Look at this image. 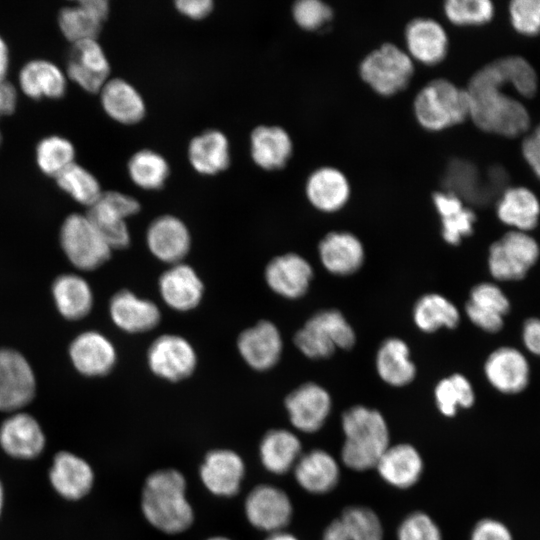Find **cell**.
<instances>
[{"mask_svg": "<svg viewBox=\"0 0 540 540\" xmlns=\"http://www.w3.org/2000/svg\"><path fill=\"white\" fill-rule=\"evenodd\" d=\"M540 247L527 232L510 230L493 242L488 252V269L499 281L523 279L537 263Z\"/></svg>", "mask_w": 540, "mask_h": 540, "instance_id": "cell-8", "label": "cell"}, {"mask_svg": "<svg viewBox=\"0 0 540 540\" xmlns=\"http://www.w3.org/2000/svg\"><path fill=\"white\" fill-rule=\"evenodd\" d=\"M36 377L34 370L19 351L0 348V411H18L34 398Z\"/></svg>", "mask_w": 540, "mask_h": 540, "instance_id": "cell-9", "label": "cell"}, {"mask_svg": "<svg viewBox=\"0 0 540 540\" xmlns=\"http://www.w3.org/2000/svg\"><path fill=\"white\" fill-rule=\"evenodd\" d=\"M128 173L135 185L154 190L164 185L169 175V165L161 154L142 149L129 159Z\"/></svg>", "mask_w": 540, "mask_h": 540, "instance_id": "cell-42", "label": "cell"}, {"mask_svg": "<svg viewBox=\"0 0 540 540\" xmlns=\"http://www.w3.org/2000/svg\"><path fill=\"white\" fill-rule=\"evenodd\" d=\"M17 104L16 87L7 79L0 81V118L14 113Z\"/></svg>", "mask_w": 540, "mask_h": 540, "instance_id": "cell-56", "label": "cell"}, {"mask_svg": "<svg viewBox=\"0 0 540 540\" xmlns=\"http://www.w3.org/2000/svg\"><path fill=\"white\" fill-rule=\"evenodd\" d=\"M184 476L174 469L153 472L145 481L141 507L146 520L169 534L186 530L193 522V510L186 498Z\"/></svg>", "mask_w": 540, "mask_h": 540, "instance_id": "cell-2", "label": "cell"}, {"mask_svg": "<svg viewBox=\"0 0 540 540\" xmlns=\"http://www.w3.org/2000/svg\"><path fill=\"white\" fill-rule=\"evenodd\" d=\"M356 342L354 329L336 309L318 311L294 337L295 346L310 359H324L336 349H350Z\"/></svg>", "mask_w": 540, "mask_h": 540, "instance_id": "cell-6", "label": "cell"}, {"mask_svg": "<svg viewBox=\"0 0 540 540\" xmlns=\"http://www.w3.org/2000/svg\"><path fill=\"white\" fill-rule=\"evenodd\" d=\"M442 11L447 20L458 27H472L487 24L495 14L490 0H446Z\"/></svg>", "mask_w": 540, "mask_h": 540, "instance_id": "cell-46", "label": "cell"}, {"mask_svg": "<svg viewBox=\"0 0 540 540\" xmlns=\"http://www.w3.org/2000/svg\"><path fill=\"white\" fill-rule=\"evenodd\" d=\"M54 179L63 192L88 208L95 204L103 193L96 176L76 162L64 169Z\"/></svg>", "mask_w": 540, "mask_h": 540, "instance_id": "cell-41", "label": "cell"}, {"mask_svg": "<svg viewBox=\"0 0 540 540\" xmlns=\"http://www.w3.org/2000/svg\"><path fill=\"white\" fill-rule=\"evenodd\" d=\"M322 540H352L340 518L334 519L325 528Z\"/></svg>", "mask_w": 540, "mask_h": 540, "instance_id": "cell-57", "label": "cell"}, {"mask_svg": "<svg viewBox=\"0 0 540 540\" xmlns=\"http://www.w3.org/2000/svg\"><path fill=\"white\" fill-rule=\"evenodd\" d=\"M323 267L336 276H348L360 269L365 251L361 240L349 231H331L319 242Z\"/></svg>", "mask_w": 540, "mask_h": 540, "instance_id": "cell-22", "label": "cell"}, {"mask_svg": "<svg viewBox=\"0 0 540 540\" xmlns=\"http://www.w3.org/2000/svg\"><path fill=\"white\" fill-rule=\"evenodd\" d=\"M508 12L511 25L519 34L536 36L540 33V0H513Z\"/></svg>", "mask_w": 540, "mask_h": 540, "instance_id": "cell-50", "label": "cell"}, {"mask_svg": "<svg viewBox=\"0 0 540 540\" xmlns=\"http://www.w3.org/2000/svg\"><path fill=\"white\" fill-rule=\"evenodd\" d=\"M3 498H4L3 487L0 481V514H1L2 506H3Z\"/></svg>", "mask_w": 540, "mask_h": 540, "instance_id": "cell-60", "label": "cell"}, {"mask_svg": "<svg viewBox=\"0 0 540 540\" xmlns=\"http://www.w3.org/2000/svg\"><path fill=\"white\" fill-rule=\"evenodd\" d=\"M51 294L59 314L71 321L87 316L93 306V292L89 283L80 275L61 274L51 286Z\"/></svg>", "mask_w": 540, "mask_h": 540, "instance_id": "cell-35", "label": "cell"}, {"mask_svg": "<svg viewBox=\"0 0 540 540\" xmlns=\"http://www.w3.org/2000/svg\"><path fill=\"white\" fill-rule=\"evenodd\" d=\"M244 508L248 521L269 534L284 530L293 513L289 496L282 489L267 484L251 490Z\"/></svg>", "mask_w": 540, "mask_h": 540, "instance_id": "cell-13", "label": "cell"}, {"mask_svg": "<svg viewBox=\"0 0 540 540\" xmlns=\"http://www.w3.org/2000/svg\"><path fill=\"white\" fill-rule=\"evenodd\" d=\"M66 76L89 93H99L109 79L110 64L97 39L71 44L66 61Z\"/></svg>", "mask_w": 540, "mask_h": 540, "instance_id": "cell-12", "label": "cell"}, {"mask_svg": "<svg viewBox=\"0 0 540 540\" xmlns=\"http://www.w3.org/2000/svg\"><path fill=\"white\" fill-rule=\"evenodd\" d=\"M75 153L69 139L60 135H48L37 143L35 160L43 174L55 178L75 162Z\"/></svg>", "mask_w": 540, "mask_h": 540, "instance_id": "cell-43", "label": "cell"}, {"mask_svg": "<svg viewBox=\"0 0 540 540\" xmlns=\"http://www.w3.org/2000/svg\"><path fill=\"white\" fill-rule=\"evenodd\" d=\"M293 473L298 485L312 494H326L333 490L340 480L337 460L323 449L302 453Z\"/></svg>", "mask_w": 540, "mask_h": 540, "instance_id": "cell-29", "label": "cell"}, {"mask_svg": "<svg viewBox=\"0 0 540 540\" xmlns=\"http://www.w3.org/2000/svg\"><path fill=\"white\" fill-rule=\"evenodd\" d=\"M163 301L176 311H189L199 305L204 285L196 271L185 263L171 265L159 278Z\"/></svg>", "mask_w": 540, "mask_h": 540, "instance_id": "cell-25", "label": "cell"}, {"mask_svg": "<svg viewBox=\"0 0 540 540\" xmlns=\"http://www.w3.org/2000/svg\"><path fill=\"white\" fill-rule=\"evenodd\" d=\"M103 22L86 0L62 7L57 15L58 27L71 44L97 39Z\"/></svg>", "mask_w": 540, "mask_h": 540, "instance_id": "cell-40", "label": "cell"}, {"mask_svg": "<svg viewBox=\"0 0 540 540\" xmlns=\"http://www.w3.org/2000/svg\"><path fill=\"white\" fill-rule=\"evenodd\" d=\"M470 99V120L479 130L514 138L530 126V115L512 92L532 98L538 90L533 66L521 56L495 59L475 71L466 85Z\"/></svg>", "mask_w": 540, "mask_h": 540, "instance_id": "cell-1", "label": "cell"}, {"mask_svg": "<svg viewBox=\"0 0 540 540\" xmlns=\"http://www.w3.org/2000/svg\"><path fill=\"white\" fill-rule=\"evenodd\" d=\"M61 248L69 262L78 270L92 271L103 265L112 249L87 215H68L59 231Z\"/></svg>", "mask_w": 540, "mask_h": 540, "instance_id": "cell-7", "label": "cell"}, {"mask_svg": "<svg viewBox=\"0 0 540 540\" xmlns=\"http://www.w3.org/2000/svg\"><path fill=\"white\" fill-rule=\"evenodd\" d=\"M397 540H443L442 532L434 519L423 511H414L399 524Z\"/></svg>", "mask_w": 540, "mask_h": 540, "instance_id": "cell-49", "label": "cell"}, {"mask_svg": "<svg viewBox=\"0 0 540 540\" xmlns=\"http://www.w3.org/2000/svg\"><path fill=\"white\" fill-rule=\"evenodd\" d=\"M403 39L408 55L421 65H438L449 55L448 31L432 17L418 16L410 19L404 26Z\"/></svg>", "mask_w": 540, "mask_h": 540, "instance_id": "cell-10", "label": "cell"}, {"mask_svg": "<svg viewBox=\"0 0 540 540\" xmlns=\"http://www.w3.org/2000/svg\"><path fill=\"white\" fill-rule=\"evenodd\" d=\"M411 108L416 123L429 133L455 128L470 119L466 88L446 77L433 78L418 89Z\"/></svg>", "mask_w": 540, "mask_h": 540, "instance_id": "cell-4", "label": "cell"}, {"mask_svg": "<svg viewBox=\"0 0 540 540\" xmlns=\"http://www.w3.org/2000/svg\"><path fill=\"white\" fill-rule=\"evenodd\" d=\"M243 360L257 371H266L279 361L283 348L280 331L268 320L244 330L237 340Z\"/></svg>", "mask_w": 540, "mask_h": 540, "instance_id": "cell-18", "label": "cell"}, {"mask_svg": "<svg viewBox=\"0 0 540 540\" xmlns=\"http://www.w3.org/2000/svg\"><path fill=\"white\" fill-rule=\"evenodd\" d=\"M99 199L125 219L137 214L140 210V204L137 199L122 192L103 191Z\"/></svg>", "mask_w": 540, "mask_h": 540, "instance_id": "cell-52", "label": "cell"}, {"mask_svg": "<svg viewBox=\"0 0 540 540\" xmlns=\"http://www.w3.org/2000/svg\"><path fill=\"white\" fill-rule=\"evenodd\" d=\"M521 151L525 161L540 179V124L523 139Z\"/></svg>", "mask_w": 540, "mask_h": 540, "instance_id": "cell-53", "label": "cell"}, {"mask_svg": "<svg viewBox=\"0 0 540 540\" xmlns=\"http://www.w3.org/2000/svg\"><path fill=\"white\" fill-rule=\"evenodd\" d=\"M147 362L150 370L158 377L179 381L193 373L197 356L193 346L185 338L164 334L151 343Z\"/></svg>", "mask_w": 540, "mask_h": 540, "instance_id": "cell-11", "label": "cell"}, {"mask_svg": "<svg viewBox=\"0 0 540 540\" xmlns=\"http://www.w3.org/2000/svg\"><path fill=\"white\" fill-rule=\"evenodd\" d=\"M375 469L382 480L390 486L408 489L421 478L424 462L420 452L413 445L390 444L378 460Z\"/></svg>", "mask_w": 540, "mask_h": 540, "instance_id": "cell-26", "label": "cell"}, {"mask_svg": "<svg viewBox=\"0 0 540 540\" xmlns=\"http://www.w3.org/2000/svg\"><path fill=\"white\" fill-rule=\"evenodd\" d=\"M285 408L292 426L305 433H314L328 419L332 400L321 385L307 382L294 389L285 399Z\"/></svg>", "mask_w": 540, "mask_h": 540, "instance_id": "cell-14", "label": "cell"}, {"mask_svg": "<svg viewBox=\"0 0 540 540\" xmlns=\"http://www.w3.org/2000/svg\"><path fill=\"white\" fill-rule=\"evenodd\" d=\"M296 25L307 32H320L333 22L334 8L323 0H298L291 7Z\"/></svg>", "mask_w": 540, "mask_h": 540, "instance_id": "cell-48", "label": "cell"}, {"mask_svg": "<svg viewBox=\"0 0 540 540\" xmlns=\"http://www.w3.org/2000/svg\"><path fill=\"white\" fill-rule=\"evenodd\" d=\"M214 6L212 0H177V10L191 19H202L210 14Z\"/></svg>", "mask_w": 540, "mask_h": 540, "instance_id": "cell-55", "label": "cell"}, {"mask_svg": "<svg viewBox=\"0 0 540 540\" xmlns=\"http://www.w3.org/2000/svg\"><path fill=\"white\" fill-rule=\"evenodd\" d=\"M146 243L157 259L174 265L181 263L188 254L191 236L182 220L173 215H163L149 225Z\"/></svg>", "mask_w": 540, "mask_h": 540, "instance_id": "cell-20", "label": "cell"}, {"mask_svg": "<svg viewBox=\"0 0 540 540\" xmlns=\"http://www.w3.org/2000/svg\"><path fill=\"white\" fill-rule=\"evenodd\" d=\"M344 442L342 463L351 470L365 471L375 468L378 460L390 446V434L384 416L376 409L355 405L341 418Z\"/></svg>", "mask_w": 540, "mask_h": 540, "instance_id": "cell-3", "label": "cell"}, {"mask_svg": "<svg viewBox=\"0 0 540 540\" xmlns=\"http://www.w3.org/2000/svg\"><path fill=\"white\" fill-rule=\"evenodd\" d=\"M412 315L415 325L426 333L435 332L443 327L453 329L460 322L457 307L438 293L421 296L414 305Z\"/></svg>", "mask_w": 540, "mask_h": 540, "instance_id": "cell-39", "label": "cell"}, {"mask_svg": "<svg viewBox=\"0 0 540 540\" xmlns=\"http://www.w3.org/2000/svg\"><path fill=\"white\" fill-rule=\"evenodd\" d=\"M263 466L271 473L282 475L293 469L302 454L300 439L286 429L268 431L259 447Z\"/></svg>", "mask_w": 540, "mask_h": 540, "instance_id": "cell-38", "label": "cell"}, {"mask_svg": "<svg viewBox=\"0 0 540 540\" xmlns=\"http://www.w3.org/2000/svg\"><path fill=\"white\" fill-rule=\"evenodd\" d=\"M1 143H2V133H1V130H0V146H1Z\"/></svg>", "mask_w": 540, "mask_h": 540, "instance_id": "cell-62", "label": "cell"}, {"mask_svg": "<svg viewBox=\"0 0 540 540\" xmlns=\"http://www.w3.org/2000/svg\"><path fill=\"white\" fill-rule=\"evenodd\" d=\"M293 140L286 129L278 125H260L250 135V153L262 169L284 168L293 154Z\"/></svg>", "mask_w": 540, "mask_h": 540, "instance_id": "cell-30", "label": "cell"}, {"mask_svg": "<svg viewBox=\"0 0 540 540\" xmlns=\"http://www.w3.org/2000/svg\"><path fill=\"white\" fill-rule=\"evenodd\" d=\"M188 159L194 170L203 175H214L230 164L229 142L224 133L210 129L192 138Z\"/></svg>", "mask_w": 540, "mask_h": 540, "instance_id": "cell-36", "label": "cell"}, {"mask_svg": "<svg viewBox=\"0 0 540 540\" xmlns=\"http://www.w3.org/2000/svg\"><path fill=\"white\" fill-rule=\"evenodd\" d=\"M86 215L112 250L129 245L130 233L126 219L101 200L98 199L90 206Z\"/></svg>", "mask_w": 540, "mask_h": 540, "instance_id": "cell-45", "label": "cell"}, {"mask_svg": "<svg viewBox=\"0 0 540 540\" xmlns=\"http://www.w3.org/2000/svg\"><path fill=\"white\" fill-rule=\"evenodd\" d=\"M49 478L56 492L68 500L84 497L94 481L90 465L67 451H61L54 456Z\"/></svg>", "mask_w": 540, "mask_h": 540, "instance_id": "cell-31", "label": "cell"}, {"mask_svg": "<svg viewBox=\"0 0 540 540\" xmlns=\"http://www.w3.org/2000/svg\"><path fill=\"white\" fill-rule=\"evenodd\" d=\"M470 540H513L509 529L500 521L485 518L476 523Z\"/></svg>", "mask_w": 540, "mask_h": 540, "instance_id": "cell-51", "label": "cell"}, {"mask_svg": "<svg viewBox=\"0 0 540 540\" xmlns=\"http://www.w3.org/2000/svg\"><path fill=\"white\" fill-rule=\"evenodd\" d=\"M0 445L14 458L32 459L44 449L45 436L32 415L17 412L1 424Z\"/></svg>", "mask_w": 540, "mask_h": 540, "instance_id": "cell-24", "label": "cell"}, {"mask_svg": "<svg viewBox=\"0 0 540 540\" xmlns=\"http://www.w3.org/2000/svg\"><path fill=\"white\" fill-rule=\"evenodd\" d=\"M484 374L497 391L504 394L522 392L529 384L530 366L518 349L503 346L495 349L484 363Z\"/></svg>", "mask_w": 540, "mask_h": 540, "instance_id": "cell-17", "label": "cell"}, {"mask_svg": "<svg viewBox=\"0 0 540 540\" xmlns=\"http://www.w3.org/2000/svg\"><path fill=\"white\" fill-rule=\"evenodd\" d=\"M432 203L440 217L441 235L445 242L457 246L473 233L476 213L461 198L450 192L435 191Z\"/></svg>", "mask_w": 540, "mask_h": 540, "instance_id": "cell-32", "label": "cell"}, {"mask_svg": "<svg viewBox=\"0 0 540 540\" xmlns=\"http://www.w3.org/2000/svg\"><path fill=\"white\" fill-rule=\"evenodd\" d=\"M339 518L352 540H384L380 518L366 506H348Z\"/></svg>", "mask_w": 540, "mask_h": 540, "instance_id": "cell-47", "label": "cell"}, {"mask_svg": "<svg viewBox=\"0 0 540 540\" xmlns=\"http://www.w3.org/2000/svg\"><path fill=\"white\" fill-rule=\"evenodd\" d=\"M375 366L378 376L385 383L395 387L408 385L416 375L409 347L397 337L382 342L376 353Z\"/></svg>", "mask_w": 540, "mask_h": 540, "instance_id": "cell-37", "label": "cell"}, {"mask_svg": "<svg viewBox=\"0 0 540 540\" xmlns=\"http://www.w3.org/2000/svg\"><path fill=\"white\" fill-rule=\"evenodd\" d=\"M67 80L66 73L57 64L43 58L26 62L18 75L20 90L34 100L62 98Z\"/></svg>", "mask_w": 540, "mask_h": 540, "instance_id": "cell-27", "label": "cell"}, {"mask_svg": "<svg viewBox=\"0 0 540 540\" xmlns=\"http://www.w3.org/2000/svg\"><path fill=\"white\" fill-rule=\"evenodd\" d=\"M498 219L511 230H533L540 218V202L530 189L522 186L505 189L496 204Z\"/></svg>", "mask_w": 540, "mask_h": 540, "instance_id": "cell-33", "label": "cell"}, {"mask_svg": "<svg viewBox=\"0 0 540 540\" xmlns=\"http://www.w3.org/2000/svg\"><path fill=\"white\" fill-rule=\"evenodd\" d=\"M68 354L73 367L86 377L108 374L117 359L113 343L94 330L78 334L70 343Z\"/></svg>", "mask_w": 540, "mask_h": 540, "instance_id": "cell-16", "label": "cell"}, {"mask_svg": "<svg viewBox=\"0 0 540 540\" xmlns=\"http://www.w3.org/2000/svg\"><path fill=\"white\" fill-rule=\"evenodd\" d=\"M435 403L446 417H453L459 408H470L475 393L470 381L462 374L454 373L441 379L434 389Z\"/></svg>", "mask_w": 540, "mask_h": 540, "instance_id": "cell-44", "label": "cell"}, {"mask_svg": "<svg viewBox=\"0 0 540 540\" xmlns=\"http://www.w3.org/2000/svg\"><path fill=\"white\" fill-rule=\"evenodd\" d=\"M510 301L501 288L492 282H482L472 287L465 305L468 319L487 333H496L504 325Z\"/></svg>", "mask_w": 540, "mask_h": 540, "instance_id": "cell-21", "label": "cell"}, {"mask_svg": "<svg viewBox=\"0 0 540 540\" xmlns=\"http://www.w3.org/2000/svg\"><path fill=\"white\" fill-rule=\"evenodd\" d=\"M104 112L122 124H135L143 119L145 102L137 89L121 78H109L99 91Z\"/></svg>", "mask_w": 540, "mask_h": 540, "instance_id": "cell-34", "label": "cell"}, {"mask_svg": "<svg viewBox=\"0 0 540 540\" xmlns=\"http://www.w3.org/2000/svg\"><path fill=\"white\" fill-rule=\"evenodd\" d=\"M10 66V52L5 39L0 35V81L6 79Z\"/></svg>", "mask_w": 540, "mask_h": 540, "instance_id": "cell-58", "label": "cell"}, {"mask_svg": "<svg viewBox=\"0 0 540 540\" xmlns=\"http://www.w3.org/2000/svg\"><path fill=\"white\" fill-rule=\"evenodd\" d=\"M265 540H298L293 534L284 530L270 533Z\"/></svg>", "mask_w": 540, "mask_h": 540, "instance_id": "cell-59", "label": "cell"}, {"mask_svg": "<svg viewBox=\"0 0 540 540\" xmlns=\"http://www.w3.org/2000/svg\"><path fill=\"white\" fill-rule=\"evenodd\" d=\"M113 323L128 333H141L154 329L161 319L157 305L129 290L114 294L109 303Z\"/></svg>", "mask_w": 540, "mask_h": 540, "instance_id": "cell-28", "label": "cell"}, {"mask_svg": "<svg viewBox=\"0 0 540 540\" xmlns=\"http://www.w3.org/2000/svg\"><path fill=\"white\" fill-rule=\"evenodd\" d=\"M304 193L314 209L322 213H335L350 201L352 187L348 176L340 168L322 165L306 178Z\"/></svg>", "mask_w": 540, "mask_h": 540, "instance_id": "cell-15", "label": "cell"}, {"mask_svg": "<svg viewBox=\"0 0 540 540\" xmlns=\"http://www.w3.org/2000/svg\"><path fill=\"white\" fill-rule=\"evenodd\" d=\"M415 71V62L406 50L390 41L369 50L357 65L361 82L382 98H391L407 90Z\"/></svg>", "mask_w": 540, "mask_h": 540, "instance_id": "cell-5", "label": "cell"}, {"mask_svg": "<svg viewBox=\"0 0 540 540\" xmlns=\"http://www.w3.org/2000/svg\"><path fill=\"white\" fill-rule=\"evenodd\" d=\"M521 337L525 348L540 357V317L528 318L524 322Z\"/></svg>", "mask_w": 540, "mask_h": 540, "instance_id": "cell-54", "label": "cell"}, {"mask_svg": "<svg viewBox=\"0 0 540 540\" xmlns=\"http://www.w3.org/2000/svg\"><path fill=\"white\" fill-rule=\"evenodd\" d=\"M244 473L242 458L229 449L210 451L200 467L204 486L217 496H234L239 491Z\"/></svg>", "mask_w": 540, "mask_h": 540, "instance_id": "cell-23", "label": "cell"}, {"mask_svg": "<svg viewBox=\"0 0 540 540\" xmlns=\"http://www.w3.org/2000/svg\"><path fill=\"white\" fill-rule=\"evenodd\" d=\"M207 540H230V539H228L226 537H222V536H215V537H211V538H209Z\"/></svg>", "mask_w": 540, "mask_h": 540, "instance_id": "cell-61", "label": "cell"}, {"mask_svg": "<svg viewBox=\"0 0 540 540\" xmlns=\"http://www.w3.org/2000/svg\"><path fill=\"white\" fill-rule=\"evenodd\" d=\"M269 288L287 299H298L306 294L313 279V268L301 255L286 253L273 258L265 268Z\"/></svg>", "mask_w": 540, "mask_h": 540, "instance_id": "cell-19", "label": "cell"}]
</instances>
